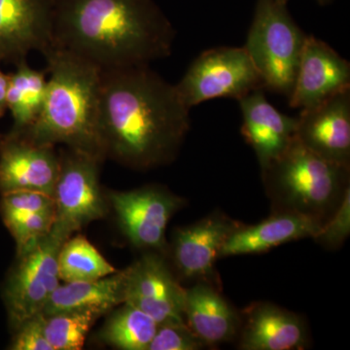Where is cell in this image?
I'll return each instance as SVG.
<instances>
[{
    "label": "cell",
    "instance_id": "30bf717a",
    "mask_svg": "<svg viewBox=\"0 0 350 350\" xmlns=\"http://www.w3.org/2000/svg\"><path fill=\"white\" fill-rule=\"evenodd\" d=\"M59 169L61 157L54 145L10 131L0 135V195L32 191L53 197Z\"/></svg>",
    "mask_w": 350,
    "mask_h": 350
},
{
    "label": "cell",
    "instance_id": "5b68a950",
    "mask_svg": "<svg viewBox=\"0 0 350 350\" xmlns=\"http://www.w3.org/2000/svg\"><path fill=\"white\" fill-rule=\"evenodd\" d=\"M306 36L286 5L275 0H258L244 48L259 71L265 89L289 98Z\"/></svg>",
    "mask_w": 350,
    "mask_h": 350
},
{
    "label": "cell",
    "instance_id": "ac0fdd59",
    "mask_svg": "<svg viewBox=\"0 0 350 350\" xmlns=\"http://www.w3.org/2000/svg\"><path fill=\"white\" fill-rule=\"evenodd\" d=\"M322 226L323 224L315 219L301 214L271 211L268 218L258 224L241 223L223 245L220 259L262 254L291 241L313 239L319 234Z\"/></svg>",
    "mask_w": 350,
    "mask_h": 350
},
{
    "label": "cell",
    "instance_id": "8fae6325",
    "mask_svg": "<svg viewBox=\"0 0 350 350\" xmlns=\"http://www.w3.org/2000/svg\"><path fill=\"white\" fill-rule=\"evenodd\" d=\"M184 297L185 288L155 251L129 267L125 303L150 315L158 325L185 323Z\"/></svg>",
    "mask_w": 350,
    "mask_h": 350
},
{
    "label": "cell",
    "instance_id": "4316f807",
    "mask_svg": "<svg viewBox=\"0 0 350 350\" xmlns=\"http://www.w3.org/2000/svg\"><path fill=\"white\" fill-rule=\"evenodd\" d=\"M349 234L350 188L347 189L335 213L324 223L313 239L326 250H337L349 239Z\"/></svg>",
    "mask_w": 350,
    "mask_h": 350
},
{
    "label": "cell",
    "instance_id": "7c38bea8",
    "mask_svg": "<svg viewBox=\"0 0 350 350\" xmlns=\"http://www.w3.org/2000/svg\"><path fill=\"white\" fill-rule=\"evenodd\" d=\"M239 224L215 211L194 224L177 228L172 237V254L180 278L219 286L215 262L220 259L226 241Z\"/></svg>",
    "mask_w": 350,
    "mask_h": 350
},
{
    "label": "cell",
    "instance_id": "f1b7e54d",
    "mask_svg": "<svg viewBox=\"0 0 350 350\" xmlns=\"http://www.w3.org/2000/svg\"><path fill=\"white\" fill-rule=\"evenodd\" d=\"M9 349L12 350H53L45 335V315L31 317L16 328Z\"/></svg>",
    "mask_w": 350,
    "mask_h": 350
},
{
    "label": "cell",
    "instance_id": "44dd1931",
    "mask_svg": "<svg viewBox=\"0 0 350 350\" xmlns=\"http://www.w3.org/2000/svg\"><path fill=\"white\" fill-rule=\"evenodd\" d=\"M16 69L8 75L7 110L11 112L13 126L11 133H24L38 120L47 90V71L29 66L27 59L16 64Z\"/></svg>",
    "mask_w": 350,
    "mask_h": 350
},
{
    "label": "cell",
    "instance_id": "4dcf8cb0",
    "mask_svg": "<svg viewBox=\"0 0 350 350\" xmlns=\"http://www.w3.org/2000/svg\"><path fill=\"white\" fill-rule=\"evenodd\" d=\"M276 2H278V3L284 4V5H286L288 0H275ZM317 1L319 2V3L324 4L326 3V2L330 1V0H317Z\"/></svg>",
    "mask_w": 350,
    "mask_h": 350
},
{
    "label": "cell",
    "instance_id": "484cf974",
    "mask_svg": "<svg viewBox=\"0 0 350 350\" xmlns=\"http://www.w3.org/2000/svg\"><path fill=\"white\" fill-rule=\"evenodd\" d=\"M55 207L54 198L32 191H14L1 194L0 215L9 226L31 213Z\"/></svg>",
    "mask_w": 350,
    "mask_h": 350
},
{
    "label": "cell",
    "instance_id": "6da1fadb",
    "mask_svg": "<svg viewBox=\"0 0 350 350\" xmlns=\"http://www.w3.org/2000/svg\"><path fill=\"white\" fill-rule=\"evenodd\" d=\"M175 85L149 66L101 70L98 133L105 159L148 170L174 162L191 129Z\"/></svg>",
    "mask_w": 350,
    "mask_h": 350
},
{
    "label": "cell",
    "instance_id": "e0dca14e",
    "mask_svg": "<svg viewBox=\"0 0 350 350\" xmlns=\"http://www.w3.org/2000/svg\"><path fill=\"white\" fill-rule=\"evenodd\" d=\"M243 113L241 133L256 154L260 169L282 156L296 135L297 117L283 114L269 103L264 89L239 100Z\"/></svg>",
    "mask_w": 350,
    "mask_h": 350
},
{
    "label": "cell",
    "instance_id": "9a60e30c",
    "mask_svg": "<svg viewBox=\"0 0 350 350\" xmlns=\"http://www.w3.org/2000/svg\"><path fill=\"white\" fill-rule=\"evenodd\" d=\"M350 89V64L328 44L306 36L289 105L306 109Z\"/></svg>",
    "mask_w": 350,
    "mask_h": 350
},
{
    "label": "cell",
    "instance_id": "ba28073f",
    "mask_svg": "<svg viewBox=\"0 0 350 350\" xmlns=\"http://www.w3.org/2000/svg\"><path fill=\"white\" fill-rule=\"evenodd\" d=\"M63 243L50 232L33 248L17 257L2 291L9 323L14 330L43 313L53 293L61 285L57 254Z\"/></svg>",
    "mask_w": 350,
    "mask_h": 350
},
{
    "label": "cell",
    "instance_id": "d6986e66",
    "mask_svg": "<svg viewBox=\"0 0 350 350\" xmlns=\"http://www.w3.org/2000/svg\"><path fill=\"white\" fill-rule=\"evenodd\" d=\"M183 315L186 325L206 347L231 342L241 328V313L211 282H197L185 288Z\"/></svg>",
    "mask_w": 350,
    "mask_h": 350
},
{
    "label": "cell",
    "instance_id": "603a6c76",
    "mask_svg": "<svg viewBox=\"0 0 350 350\" xmlns=\"http://www.w3.org/2000/svg\"><path fill=\"white\" fill-rule=\"evenodd\" d=\"M157 328L150 315L125 303L107 319L101 340L118 349L147 350Z\"/></svg>",
    "mask_w": 350,
    "mask_h": 350
},
{
    "label": "cell",
    "instance_id": "7a4b0ae2",
    "mask_svg": "<svg viewBox=\"0 0 350 350\" xmlns=\"http://www.w3.org/2000/svg\"><path fill=\"white\" fill-rule=\"evenodd\" d=\"M175 36L153 0H54L53 46L100 70L165 59L172 54Z\"/></svg>",
    "mask_w": 350,
    "mask_h": 350
},
{
    "label": "cell",
    "instance_id": "277c9868",
    "mask_svg": "<svg viewBox=\"0 0 350 350\" xmlns=\"http://www.w3.org/2000/svg\"><path fill=\"white\" fill-rule=\"evenodd\" d=\"M350 167L324 160L297 142L261 169L271 211H289L324 224L349 186Z\"/></svg>",
    "mask_w": 350,
    "mask_h": 350
},
{
    "label": "cell",
    "instance_id": "cb8c5ba5",
    "mask_svg": "<svg viewBox=\"0 0 350 350\" xmlns=\"http://www.w3.org/2000/svg\"><path fill=\"white\" fill-rule=\"evenodd\" d=\"M103 317L94 310H70L45 315V335L53 350H80L88 334Z\"/></svg>",
    "mask_w": 350,
    "mask_h": 350
},
{
    "label": "cell",
    "instance_id": "9c48e42d",
    "mask_svg": "<svg viewBox=\"0 0 350 350\" xmlns=\"http://www.w3.org/2000/svg\"><path fill=\"white\" fill-rule=\"evenodd\" d=\"M108 197L122 232L139 250L163 251L170 219L186 206L184 198L158 185L110 192Z\"/></svg>",
    "mask_w": 350,
    "mask_h": 350
},
{
    "label": "cell",
    "instance_id": "f546056e",
    "mask_svg": "<svg viewBox=\"0 0 350 350\" xmlns=\"http://www.w3.org/2000/svg\"><path fill=\"white\" fill-rule=\"evenodd\" d=\"M0 64H1V62H0ZM8 83V75L3 73V71L0 68V118L3 117L7 111L6 94Z\"/></svg>",
    "mask_w": 350,
    "mask_h": 350
},
{
    "label": "cell",
    "instance_id": "2e32d148",
    "mask_svg": "<svg viewBox=\"0 0 350 350\" xmlns=\"http://www.w3.org/2000/svg\"><path fill=\"white\" fill-rule=\"evenodd\" d=\"M239 349L301 350L308 331L300 315L269 301H254L241 313Z\"/></svg>",
    "mask_w": 350,
    "mask_h": 350
},
{
    "label": "cell",
    "instance_id": "5bb4252c",
    "mask_svg": "<svg viewBox=\"0 0 350 350\" xmlns=\"http://www.w3.org/2000/svg\"><path fill=\"white\" fill-rule=\"evenodd\" d=\"M295 138L324 160L350 167V89L301 110Z\"/></svg>",
    "mask_w": 350,
    "mask_h": 350
},
{
    "label": "cell",
    "instance_id": "d4e9b609",
    "mask_svg": "<svg viewBox=\"0 0 350 350\" xmlns=\"http://www.w3.org/2000/svg\"><path fill=\"white\" fill-rule=\"evenodd\" d=\"M55 221V207L31 213L17 222L7 226L12 234L17 250V257L31 250L50 234Z\"/></svg>",
    "mask_w": 350,
    "mask_h": 350
},
{
    "label": "cell",
    "instance_id": "ffe728a7",
    "mask_svg": "<svg viewBox=\"0 0 350 350\" xmlns=\"http://www.w3.org/2000/svg\"><path fill=\"white\" fill-rule=\"evenodd\" d=\"M128 280L129 267L92 282H64L53 293L43 314L84 310L107 314L125 304Z\"/></svg>",
    "mask_w": 350,
    "mask_h": 350
},
{
    "label": "cell",
    "instance_id": "4fadbf2b",
    "mask_svg": "<svg viewBox=\"0 0 350 350\" xmlns=\"http://www.w3.org/2000/svg\"><path fill=\"white\" fill-rule=\"evenodd\" d=\"M54 0H0V62L14 64L53 47Z\"/></svg>",
    "mask_w": 350,
    "mask_h": 350
},
{
    "label": "cell",
    "instance_id": "52a82bcc",
    "mask_svg": "<svg viewBox=\"0 0 350 350\" xmlns=\"http://www.w3.org/2000/svg\"><path fill=\"white\" fill-rule=\"evenodd\" d=\"M175 87L190 109L213 98L239 100L256 90H265L261 75L244 47L204 51Z\"/></svg>",
    "mask_w": 350,
    "mask_h": 350
},
{
    "label": "cell",
    "instance_id": "3957f363",
    "mask_svg": "<svg viewBox=\"0 0 350 350\" xmlns=\"http://www.w3.org/2000/svg\"><path fill=\"white\" fill-rule=\"evenodd\" d=\"M43 56L49 75L43 107L36 123L19 135L105 161L98 133L100 69L54 46Z\"/></svg>",
    "mask_w": 350,
    "mask_h": 350
},
{
    "label": "cell",
    "instance_id": "8992f818",
    "mask_svg": "<svg viewBox=\"0 0 350 350\" xmlns=\"http://www.w3.org/2000/svg\"><path fill=\"white\" fill-rule=\"evenodd\" d=\"M61 169L55 186V221L51 234L64 241L85 226L105 218L107 199L100 184L103 161L66 148L59 153Z\"/></svg>",
    "mask_w": 350,
    "mask_h": 350
},
{
    "label": "cell",
    "instance_id": "7402d4cb",
    "mask_svg": "<svg viewBox=\"0 0 350 350\" xmlns=\"http://www.w3.org/2000/svg\"><path fill=\"white\" fill-rule=\"evenodd\" d=\"M57 271L64 282H92L116 273L117 269L85 237L69 238L59 248Z\"/></svg>",
    "mask_w": 350,
    "mask_h": 350
},
{
    "label": "cell",
    "instance_id": "83f0119b",
    "mask_svg": "<svg viewBox=\"0 0 350 350\" xmlns=\"http://www.w3.org/2000/svg\"><path fill=\"white\" fill-rule=\"evenodd\" d=\"M206 345L186 323L161 324L147 350H200Z\"/></svg>",
    "mask_w": 350,
    "mask_h": 350
}]
</instances>
